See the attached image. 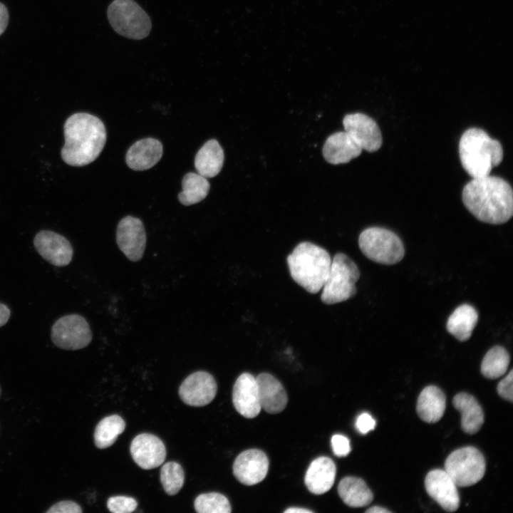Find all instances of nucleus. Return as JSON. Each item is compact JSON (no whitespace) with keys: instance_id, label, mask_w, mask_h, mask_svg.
Here are the masks:
<instances>
[{"instance_id":"obj_5","label":"nucleus","mask_w":513,"mask_h":513,"mask_svg":"<svg viewBox=\"0 0 513 513\" xmlns=\"http://www.w3.org/2000/svg\"><path fill=\"white\" fill-rule=\"evenodd\" d=\"M360 277L357 265L343 253L335 254L327 279L322 287L321 301L328 305L346 301L356 293Z\"/></svg>"},{"instance_id":"obj_34","label":"nucleus","mask_w":513,"mask_h":513,"mask_svg":"<svg viewBox=\"0 0 513 513\" xmlns=\"http://www.w3.org/2000/svg\"><path fill=\"white\" fill-rule=\"evenodd\" d=\"M512 380L513 370H511L509 374L498 383L497 387L499 396L511 403L513 401Z\"/></svg>"},{"instance_id":"obj_13","label":"nucleus","mask_w":513,"mask_h":513,"mask_svg":"<svg viewBox=\"0 0 513 513\" xmlns=\"http://www.w3.org/2000/svg\"><path fill=\"white\" fill-rule=\"evenodd\" d=\"M38 253L48 262L56 266L70 264L73 255V247L63 236L49 230H41L33 239Z\"/></svg>"},{"instance_id":"obj_16","label":"nucleus","mask_w":513,"mask_h":513,"mask_svg":"<svg viewBox=\"0 0 513 513\" xmlns=\"http://www.w3.org/2000/svg\"><path fill=\"white\" fill-rule=\"evenodd\" d=\"M130 449L135 462L144 470L157 467L166 457V450L162 441L149 433L137 435L131 442Z\"/></svg>"},{"instance_id":"obj_12","label":"nucleus","mask_w":513,"mask_h":513,"mask_svg":"<svg viewBox=\"0 0 513 513\" xmlns=\"http://www.w3.org/2000/svg\"><path fill=\"white\" fill-rule=\"evenodd\" d=\"M217 390L216 381L211 374L197 371L185 379L179 388V395L187 405L201 407L213 400Z\"/></svg>"},{"instance_id":"obj_10","label":"nucleus","mask_w":513,"mask_h":513,"mask_svg":"<svg viewBox=\"0 0 513 513\" xmlns=\"http://www.w3.org/2000/svg\"><path fill=\"white\" fill-rule=\"evenodd\" d=\"M343 124L345 131L362 150L373 152L381 147L380 130L368 115L361 113L348 114L343 118Z\"/></svg>"},{"instance_id":"obj_40","label":"nucleus","mask_w":513,"mask_h":513,"mask_svg":"<svg viewBox=\"0 0 513 513\" xmlns=\"http://www.w3.org/2000/svg\"><path fill=\"white\" fill-rule=\"evenodd\" d=\"M284 512H286V513H311V512H312V511L307 509L300 508V507H291V508L286 509L284 511Z\"/></svg>"},{"instance_id":"obj_21","label":"nucleus","mask_w":513,"mask_h":513,"mask_svg":"<svg viewBox=\"0 0 513 513\" xmlns=\"http://www.w3.org/2000/svg\"><path fill=\"white\" fill-rule=\"evenodd\" d=\"M161 142L148 138L135 142L128 150L125 160L128 166L134 170H145L153 167L162 155Z\"/></svg>"},{"instance_id":"obj_18","label":"nucleus","mask_w":513,"mask_h":513,"mask_svg":"<svg viewBox=\"0 0 513 513\" xmlns=\"http://www.w3.org/2000/svg\"><path fill=\"white\" fill-rule=\"evenodd\" d=\"M256 380L261 408L271 414H276L284 410L288 397L282 384L267 373H260Z\"/></svg>"},{"instance_id":"obj_1","label":"nucleus","mask_w":513,"mask_h":513,"mask_svg":"<svg viewBox=\"0 0 513 513\" xmlns=\"http://www.w3.org/2000/svg\"><path fill=\"white\" fill-rule=\"evenodd\" d=\"M462 199L468 211L482 222L504 224L513 214L512 187L499 177L472 178L464 187Z\"/></svg>"},{"instance_id":"obj_17","label":"nucleus","mask_w":513,"mask_h":513,"mask_svg":"<svg viewBox=\"0 0 513 513\" xmlns=\"http://www.w3.org/2000/svg\"><path fill=\"white\" fill-rule=\"evenodd\" d=\"M232 401L237 411L243 417L254 418L261 410L256 378L249 373L241 374L232 391Z\"/></svg>"},{"instance_id":"obj_15","label":"nucleus","mask_w":513,"mask_h":513,"mask_svg":"<svg viewBox=\"0 0 513 513\" xmlns=\"http://www.w3.org/2000/svg\"><path fill=\"white\" fill-rule=\"evenodd\" d=\"M427 493L447 512H455L460 506V496L453 480L440 469L430 471L425 479Z\"/></svg>"},{"instance_id":"obj_6","label":"nucleus","mask_w":513,"mask_h":513,"mask_svg":"<svg viewBox=\"0 0 513 513\" xmlns=\"http://www.w3.org/2000/svg\"><path fill=\"white\" fill-rule=\"evenodd\" d=\"M107 16L113 30L128 38H145L152 28L150 18L134 0H113L108 7Z\"/></svg>"},{"instance_id":"obj_35","label":"nucleus","mask_w":513,"mask_h":513,"mask_svg":"<svg viewBox=\"0 0 513 513\" xmlns=\"http://www.w3.org/2000/svg\"><path fill=\"white\" fill-rule=\"evenodd\" d=\"M82 509L77 503L71 500L61 501L54 504L46 513H81Z\"/></svg>"},{"instance_id":"obj_22","label":"nucleus","mask_w":513,"mask_h":513,"mask_svg":"<svg viewBox=\"0 0 513 513\" xmlns=\"http://www.w3.org/2000/svg\"><path fill=\"white\" fill-rule=\"evenodd\" d=\"M445 407L446 398L442 390L435 385H428L418 396L416 410L421 420L435 423L443 416Z\"/></svg>"},{"instance_id":"obj_20","label":"nucleus","mask_w":513,"mask_h":513,"mask_svg":"<svg viewBox=\"0 0 513 513\" xmlns=\"http://www.w3.org/2000/svg\"><path fill=\"white\" fill-rule=\"evenodd\" d=\"M362 149L344 130L331 135L323 147L325 160L333 165L347 163L359 156Z\"/></svg>"},{"instance_id":"obj_23","label":"nucleus","mask_w":513,"mask_h":513,"mask_svg":"<svg viewBox=\"0 0 513 513\" xmlns=\"http://www.w3.org/2000/svg\"><path fill=\"white\" fill-rule=\"evenodd\" d=\"M454 407L461 413V427L468 434L477 432L484 423L482 407L472 395L459 393L452 400Z\"/></svg>"},{"instance_id":"obj_30","label":"nucleus","mask_w":513,"mask_h":513,"mask_svg":"<svg viewBox=\"0 0 513 513\" xmlns=\"http://www.w3.org/2000/svg\"><path fill=\"white\" fill-rule=\"evenodd\" d=\"M195 509L198 513H229L232 511L228 499L218 492L204 493L195 500Z\"/></svg>"},{"instance_id":"obj_11","label":"nucleus","mask_w":513,"mask_h":513,"mask_svg":"<svg viewBox=\"0 0 513 513\" xmlns=\"http://www.w3.org/2000/svg\"><path fill=\"white\" fill-rule=\"evenodd\" d=\"M116 242L129 260H140L146 247V232L142 221L132 216L123 218L117 227Z\"/></svg>"},{"instance_id":"obj_36","label":"nucleus","mask_w":513,"mask_h":513,"mask_svg":"<svg viewBox=\"0 0 513 513\" xmlns=\"http://www.w3.org/2000/svg\"><path fill=\"white\" fill-rule=\"evenodd\" d=\"M356 426L361 433L366 434L374 429L375 420L368 413H363L358 417Z\"/></svg>"},{"instance_id":"obj_19","label":"nucleus","mask_w":513,"mask_h":513,"mask_svg":"<svg viewBox=\"0 0 513 513\" xmlns=\"http://www.w3.org/2000/svg\"><path fill=\"white\" fill-rule=\"evenodd\" d=\"M336 474V467L333 461L328 457H319L309 466L304 482L311 493L322 494L332 487Z\"/></svg>"},{"instance_id":"obj_4","label":"nucleus","mask_w":513,"mask_h":513,"mask_svg":"<svg viewBox=\"0 0 513 513\" xmlns=\"http://www.w3.org/2000/svg\"><path fill=\"white\" fill-rule=\"evenodd\" d=\"M331 261L326 249L308 242L299 244L287 257L291 276L311 294L321 290L328 275Z\"/></svg>"},{"instance_id":"obj_14","label":"nucleus","mask_w":513,"mask_h":513,"mask_svg":"<svg viewBox=\"0 0 513 513\" xmlns=\"http://www.w3.org/2000/svg\"><path fill=\"white\" fill-rule=\"evenodd\" d=\"M268 470V457L258 449L243 451L233 464L234 477L246 485H254L261 482L266 477Z\"/></svg>"},{"instance_id":"obj_27","label":"nucleus","mask_w":513,"mask_h":513,"mask_svg":"<svg viewBox=\"0 0 513 513\" xmlns=\"http://www.w3.org/2000/svg\"><path fill=\"white\" fill-rule=\"evenodd\" d=\"M182 191L178 195L179 201L185 206L192 205L204 200L210 188L206 177L198 173L188 172L182 179Z\"/></svg>"},{"instance_id":"obj_3","label":"nucleus","mask_w":513,"mask_h":513,"mask_svg":"<svg viewBox=\"0 0 513 513\" xmlns=\"http://www.w3.org/2000/svg\"><path fill=\"white\" fill-rule=\"evenodd\" d=\"M459 155L464 170L472 178L489 175L493 167L503 159L500 142L492 139L483 130L471 128L462 135Z\"/></svg>"},{"instance_id":"obj_32","label":"nucleus","mask_w":513,"mask_h":513,"mask_svg":"<svg viewBox=\"0 0 513 513\" xmlns=\"http://www.w3.org/2000/svg\"><path fill=\"white\" fill-rule=\"evenodd\" d=\"M137 501L130 497L114 496L108 499V509L113 513H130L135 510Z\"/></svg>"},{"instance_id":"obj_24","label":"nucleus","mask_w":513,"mask_h":513,"mask_svg":"<svg viewBox=\"0 0 513 513\" xmlns=\"http://www.w3.org/2000/svg\"><path fill=\"white\" fill-rule=\"evenodd\" d=\"M224 151L219 142L212 139L206 142L195 157V167L204 177H214L219 173L224 163Z\"/></svg>"},{"instance_id":"obj_25","label":"nucleus","mask_w":513,"mask_h":513,"mask_svg":"<svg viewBox=\"0 0 513 513\" xmlns=\"http://www.w3.org/2000/svg\"><path fill=\"white\" fill-rule=\"evenodd\" d=\"M478 313L471 305L465 304L457 307L449 316L446 328L460 341H467L477 323Z\"/></svg>"},{"instance_id":"obj_39","label":"nucleus","mask_w":513,"mask_h":513,"mask_svg":"<svg viewBox=\"0 0 513 513\" xmlns=\"http://www.w3.org/2000/svg\"><path fill=\"white\" fill-rule=\"evenodd\" d=\"M366 512L367 513H390L391 512L384 507L374 506L368 509Z\"/></svg>"},{"instance_id":"obj_8","label":"nucleus","mask_w":513,"mask_h":513,"mask_svg":"<svg viewBox=\"0 0 513 513\" xmlns=\"http://www.w3.org/2000/svg\"><path fill=\"white\" fill-rule=\"evenodd\" d=\"M445 470L457 487L472 486L484 477L486 462L482 453L472 446L454 450L445 462Z\"/></svg>"},{"instance_id":"obj_38","label":"nucleus","mask_w":513,"mask_h":513,"mask_svg":"<svg viewBox=\"0 0 513 513\" xmlns=\"http://www.w3.org/2000/svg\"><path fill=\"white\" fill-rule=\"evenodd\" d=\"M11 316V311L7 306L0 303V327L5 325Z\"/></svg>"},{"instance_id":"obj_7","label":"nucleus","mask_w":513,"mask_h":513,"mask_svg":"<svg viewBox=\"0 0 513 513\" xmlns=\"http://www.w3.org/2000/svg\"><path fill=\"white\" fill-rule=\"evenodd\" d=\"M358 245L367 258L381 264H397L405 255L403 243L399 237L383 227L364 229L359 236Z\"/></svg>"},{"instance_id":"obj_37","label":"nucleus","mask_w":513,"mask_h":513,"mask_svg":"<svg viewBox=\"0 0 513 513\" xmlns=\"http://www.w3.org/2000/svg\"><path fill=\"white\" fill-rule=\"evenodd\" d=\"M9 22V13L6 7L0 2V36L4 32Z\"/></svg>"},{"instance_id":"obj_33","label":"nucleus","mask_w":513,"mask_h":513,"mask_svg":"<svg viewBox=\"0 0 513 513\" xmlns=\"http://www.w3.org/2000/svg\"><path fill=\"white\" fill-rule=\"evenodd\" d=\"M331 446L334 455L344 457L351 452L349 440L342 435H334L331 438Z\"/></svg>"},{"instance_id":"obj_31","label":"nucleus","mask_w":513,"mask_h":513,"mask_svg":"<svg viewBox=\"0 0 513 513\" xmlns=\"http://www.w3.org/2000/svg\"><path fill=\"white\" fill-rule=\"evenodd\" d=\"M184 480V471L179 463L172 461L163 465L160 470V481L167 494L175 495L178 493L183 486Z\"/></svg>"},{"instance_id":"obj_28","label":"nucleus","mask_w":513,"mask_h":513,"mask_svg":"<svg viewBox=\"0 0 513 513\" xmlns=\"http://www.w3.org/2000/svg\"><path fill=\"white\" fill-rule=\"evenodd\" d=\"M125 428L124 420L118 415H112L102 419L94 432L95 446L100 449L111 446Z\"/></svg>"},{"instance_id":"obj_9","label":"nucleus","mask_w":513,"mask_h":513,"mask_svg":"<svg viewBox=\"0 0 513 513\" xmlns=\"http://www.w3.org/2000/svg\"><path fill=\"white\" fill-rule=\"evenodd\" d=\"M51 338L57 347L75 351L90 343L92 332L84 317L73 314L61 317L53 323Z\"/></svg>"},{"instance_id":"obj_2","label":"nucleus","mask_w":513,"mask_h":513,"mask_svg":"<svg viewBox=\"0 0 513 513\" xmlns=\"http://www.w3.org/2000/svg\"><path fill=\"white\" fill-rule=\"evenodd\" d=\"M61 157L69 165L81 167L93 162L106 142V130L96 116L86 113L71 115L64 126Z\"/></svg>"},{"instance_id":"obj_29","label":"nucleus","mask_w":513,"mask_h":513,"mask_svg":"<svg viewBox=\"0 0 513 513\" xmlns=\"http://www.w3.org/2000/svg\"><path fill=\"white\" fill-rule=\"evenodd\" d=\"M510 357L507 351L500 346H496L486 353L480 370L485 378L496 379L507 372Z\"/></svg>"},{"instance_id":"obj_26","label":"nucleus","mask_w":513,"mask_h":513,"mask_svg":"<svg viewBox=\"0 0 513 513\" xmlns=\"http://www.w3.org/2000/svg\"><path fill=\"white\" fill-rule=\"evenodd\" d=\"M338 493L343 502L351 507L368 506L373 499L366 482L356 477H343L338 485Z\"/></svg>"}]
</instances>
